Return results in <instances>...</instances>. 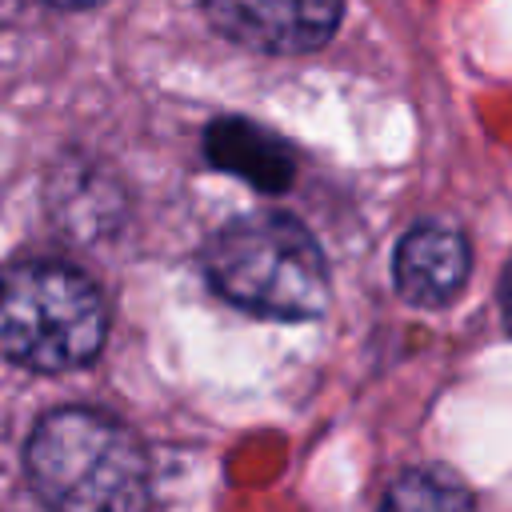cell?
Wrapping results in <instances>:
<instances>
[{"label":"cell","instance_id":"cell-1","mask_svg":"<svg viewBox=\"0 0 512 512\" xmlns=\"http://www.w3.org/2000/svg\"><path fill=\"white\" fill-rule=\"evenodd\" d=\"M24 464L48 512H144L148 504L144 444L96 408L48 412L28 436Z\"/></svg>","mask_w":512,"mask_h":512},{"label":"cell","instance_id":"cell-2","mask_svg":"<svg viewBox=\"0 0 512 512\" xmlns=\"http://www.w3.org/2000/svg\"><path fill=\"white\" fill-rule=\"evenodd\" d=\"M212 288L268 320H312L328 304V264L312 232L280 212L240 216L204 252Z\"/></svg>","mask_w":512,"mask_h":512},{"label":"cell","instance_id":"cell-3","mask_svg":"<svg viewBox=\"0 0 512 512\" xmlns=\"http://www.w3.org/2000/svg\"><path fill=\"white\" fill-rule=\"evenodd\" d=\"M108 332L100 288L72 264L24 260L0 276V356L32 372L88 364Z\"/></svg>","mask_w":512,"mask_h":512},{"label":"cell","instance_id":"cell-4","mask_svg":"<svg viewBox=\"0 0 512 512\" xmlns=\"http://www.w3.org/2000/svg\"><path fill=\"white\" fill-rule=\"evenodd\" d=\"M204 12L228 40L292 56L328 44L344 0H204Z\"/></svg>","mask_w":512,"mask_h":512},{"label":"cell","instance_id":"cell-5","mask_svg":"<svg viewBox=\"0 0 512 512\" xmlns=\"http://www.w3.org/2000/svg\"><path fill=\"white\" fill-rule=\"evenodd\" d=\"M392 276L404 300L412 304H448L468 276V244L448 224H416L392 260Z\"/></svg>","mask_w":512,"mask_h":512},{"label":"cell","instance_id":"cell-6","mask_svg":"<svg viewBox=\"0 0 512 512\" xmlns=\"http://www.w3.org/2000/svg\"><path fill=\"white\" fill-rule=\"evenodd\" d=\"M204 152L216 168L256 184L260 192H280L292 184V152L280 136L252 120H216L204 136Z\"/></svg>","mask_w":512,"mask_h":512},{"label":"cell","instance_id":"cell-7","mask_svg":"<svg viewBox=\"0 0 512 512\" xmlns=\"http://www.w3.org/2000/svg\"><path fill=\"white\" fill-rule=\"evenodd\" d=\"M380 512H476V508L456 476L436 468H412L388 484Z\"/></svg>","mask_w":512,"mask_h":512},{"label":"cell","instance_id":"cell-8","mask_svg":"<svg viewBox=\"0 0 512 512\" xmlns=\"http://www.w3.org/2000/svg\"><path fill=\"white\" fill-rule=\"evenodd\" d=\"M500 308H504V320H508V332H512V264H508L504 284H500Z\"/></svg>","mask_w":512,"mask_h":512},{"label":"cell","instance_id":"cell-9","mask_svg":"<svg viewBox=\"0 0 512 512\" xmlns=\"http://www.w3.org/2000/svg\"><path fill=\"white\" fill-rule=\"evenodd\" d=\"M56 8H92V4H100V0H52Z\"/></svg>","mask_w":512,"mask_h":512}]
</instances>
